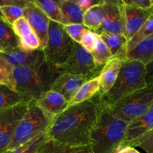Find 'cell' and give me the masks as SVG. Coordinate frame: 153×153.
<instances>
[{
    "instance_id": "cell-42",
    "label": "cell",
    "mask_w": 153,
    "mask_h": 153,
    "mask_svg": "<svg viewBox=\"0 0 153 153\" xmlns=\"http://www.w3.org/2000/svg\"><path fill=\"white\" fill-rule=\"evenodd\" d=\"M72 153H92V149L90 147V145H88V146H82Z\"/></svg>"
},
{
    "instance_id": "cell-14",
    "label": "cell",
    "mask_w": 153,
    "mask_h": 153,
    "mask_svg": "<svg viewBox=\"0 0 153 153\" xmlns=\"http://www.w3.org/2000/svg\"><path fill=\"white\" fill-rule=\"evenodd\" d=\"M124 3V2H123ZM153 14L152 10H145L124 4L123 5L124 35L128 42Z\"/></svg>"
},
{
    "instance_id": "cell-33",
    "label": "cell",
    "mask_w": 153,
    "mask_h": 153,
    "mask_svg": "<svg viewBox=\"0 0 153 153\" xmlns=\"http://www.w3.org/2000/svg\"><path fill=\"white\" fill-rule=\"evenodd\" d=\"M64 31L68 34V35L75 42V43H80L82 36L85 34L86 31L88 30L87 27H86L83 24L72 23L68 25H64Z\"/></svg>"
},
{
    "instance_id": "cell-29",
    "label": "cell",
    "mask_w": 153,
    "mask_h": 153,
    "mask_svg": "<svg viewBox=\"0 0 153 153\" xmlns=\"http://www.w3.org/2000/svg\"><path fill=\"white\" fill-rule=\"evenodd\" d=\"M13 70L14 67L0 55V85H6L15 90Z\"/></svg>"
},
{
    "instance_id": "cell-37",
    "label": "cell",
    "mask_w": 153,
    "mask_h": 153,
    "mask_svg": "<svg viewBox=\"0 0 153 153\" xmlns=\"http://www.w3.org/2000/svg\"><path fill=\"white\" fill-rule=\"evenodd\" d=\"M124 4L136 8L153 11V0H122Z\"/></svg>"
},
{
    "instance_id": "cell-27",
    "label": "cell",
    "mask_w": 153,
    "mask_h": 153,
    "mask_svg": "<svg viewBox=\"0 0 153 153\" xmlns=\"http://www.w3.org/2000/svg\"><path fill=\"white\" fill-rule=\"evenodd\" d=\"M95 64L98 67H103L112 58L109 48L99 36L97 46L91 52Z\"/></svg>"
},
{
    "instance_id": "cell-34",
    "label": "cell",
    "mask_w": 153,
    "mask_h": 153,
    "mask_svg": "<svg viewBox=\"0 0 153 153\" xmlns=\"http://www.w3.org/2000/svg\"><path fill=\"white\" fill-rule=\"evenodd\" d=\"M12 28L18 39L22 38L33 31L29 22L25 16H22L15 21L12 25Z\"/></svg>"
},
{
    "instance_id": "cell-41",
    "label": "cell",
    "mask_w": 153,
    "mask_h": 153,
    "mask_svg": "<svg viewBox=\"0 0 153 153\" xmlns=\"http://www.w3.org/2000/svg\"><path fill=\"white\" fill-rule=\"evenodd\" d=\"M117 153H140L139 151L135 149L134 147L131 146H125V147L121 148Z\"/></svg>"
},
{
    "instance_id": "cell-11",
    "label": "cell",
    "mask_w": 153,
    "mask_h": 153,
    "mask_svg": "<svg viewBox=\"0 0 153 153\" xmlns=\"http://www.w3.org/2000/svg\"><path fill=\"white\" fill-rule=\"evenodd\" d=\"M0 55L13 67H26L38 70L46 64L43 50L24 51L16 48L7 52H0Z\"/></svg>"
},
{
    "instance_id": "cell-19",
    "label": "cell",
    "mask_w": 153,
    "mask_h": 153,
    "mask_svg": "<svg viewBox=\"0 0 153 153\" xmlns=\"http://www.w3.org/2000/svg\"><path fill=\"white\" fill-rule=\"evenodd\" d=\"M98 35L109 48L112 58H118L127 61L128 40L124 34L100 33Z\"/></svg>"
},
{
    "instance_id": "cell-5",
    "label": "cell",
    "mask_w": 153,
    "mask_h": 153,
    "mask_svg": "<svg viewBox=\"0 0 153 153\" xmlns=\"http://www.w3.org/2000/svg\"><path fill=\"white\" fill-rule=\"evenodd\" d=\"M52 121L50 120L36 105L28 103V108L16 127L7 150H14L47 131Z\"/></svg>"
},
{
    "instance_id": "cell-10",
    "label": "cell",
    "mask_w": 153,
    "mask_h": 153,
    "mask_svg": "<svg viewBox=\"0 0 153 153\" xmlns=\"http://www.w3.org/2000/svg\"><path fill=\"white\" fill-rule=\"evenodd\" d=\"M101 4L104 12V19L101 26L95 32L98 34H124L122 0H101Z\"/></svg>"
},
{
    "instance_id": "cell-25",
    "label": "cell",
    "mask_w": 153,
    "mask_h": 153,
    "mask_svg": "<svg viewBox=\"0 0 153 153\" xmlns=\"http://www.w3.org/2000/svg\"><path fill=\"white\" fill-rule=\"evenodd\" d=\"M34 2L38 6L40 10L46 15L50 20L64 25V19L62 15L58 4L56 1L53 0H34Z\"/></svg>"
},
{
    "instance_id": "cell-16",
    "label": "cell",
    "mask_w": 153,
    "mask_h": 153,
    "mask_svg": "<svg viewBox=\"0 0 153 153\" xmlns=\"http://www.w3.org/2000/svg\"><path fill=\"white\" fill-rule=\"evenodd\" d=\"M92 78L93 77L70 74H60L52 83L50 91L58 93L69 102L79 88Z\"/></svg>"
},
{
    "instance_id": "cell-21",
    "label": "cell",
    "mask_w": 153,
    "mask_h": 153,
    "mask_svg": "<svg viewBox=\"0 0 153 153\" xmlns=\"http://www.w3.org/2000/svg\"><path fill=\"white\" fill-rule=\"evenodd\" d=\"M100 91V79L98 75L86 82L79 88L71 100L69 101V106L80 104L93 98Z\"/></svg>"
},
{
    "instance_id": "cell-13",
    "label": "cell",
    "mask_w": 153,
    "mask_h": 153,
    "mask_svg": "<svg viewBox=\"0 0 153 153\" xmlns=\"http://www.w3.org/2000/svg\"><path fill=\"white\" fill-rule=\"evenodd\" d=\"M153 130V104L141 117L128 126L122 147H136L140 139Z\"/></svg>"
},
{
    "instance_id": "cell-7",
    "label": "cell",
    "mask_w": 153,
    "mask_h": 153,
    "mask_svg": "<svg viewBox=\"0 0 153 153\" xmlns=\"http://www.w3.org/2000/svg\"><path fill=\"white\" fill-rule=\"evenodd\" d=\"M74 43L64 31L62 24L50 21L47 42L43 49L48 66L53 69L64 63L71 54Z\"/></svg>"
},
{
    "instance_id": "cell-15",
    "label": "cell",
    "mask_w": 153,
    "mask_h": 153,
    "mask_svg": "<svg viewBox=\"0 0 153 153\" xmlns=\"http://www.w3.org/2000/svg\"><path fill=\"white\" fill-rule=\"evenodd\" d=\"M35 103L52 121L69 107V102L62 95L50 90L44 93Z\"/></svg>"
},
{
    "instance_id": "cell-38",
    "label": "cell",
    "mask_w": 153,
    "mask_h": 153,
    "mask_svg": "<svg viewBox=\"0 0 153 153\" xmlns=\"http://www.w3.org/2000/svg\"><path fill=\"white\" fill-rule=\"evenodd\" d=\"M83 13L89 10L91 7L99 4L101 0H76Z\"/></svg>"
},
{
    "instance_id": "cell-18",
    "label": "cell",
    "mask_w": 153,
    "mask_h": 153,
    "mask_svg": "<svg viewBox=\"0 0 153 153\" xmlns=\"http://www.w3.org/2000/svg\"><path fill=\"white\" fill-rule=\"evenodd\" d=\"M126 60L139 61L146 66L151 63L153 60V34L128 51Z\"/></svg>"
},
{
    "instance_id": "cell-45",
    "label": "cell",
    "mask_w": 153,
    "mask_h": 153,
    "mask_svg": "<svg viewBox=\"0 0 153 153\" xmlns=\"http://www.w3.org/2000/svg\"><path fill=\"white\" fill-rule=\"evenodd\" d=\"M152 82H153V79H152V82H151V83H152Z\"/></svg>"
},
{
    "instance_id": "cell-36",
    "label": "cell",
    "mask_w": 153,
    "mask_h": 153,
    "mask_svg": "<svg viewBox=\"0 0 153 153\" xmlns=\"http://www.w3.org/2000/svg\"><path fill=\"white\" fill-rule=\"evenodd\" d=\"M136 146L143 149L146 153H153V130L142 136Z\"/></svg>"
},
{
    "instance_id": "cell-6",
    "label": "cell",
    "mask_w": 153,
    "mask_h": 153,
    "mask_svg": "<svg viewBox=\"0 0 153 153\" xmlns=\"http://www.w3.org/2000/svg\"><path fill=\"white\" fill-rule=\"evenodd\" d=\"M152 104L153 82L113 105L106 107L116 117L129 124L142 116Z\"/></svg>"
},
{
    "instance_id": "cell-31",
    "label": "cell",
    "mask_w": 153,
    "mask_h": 153,
    "mask_svg": "<svg viewBox=\"0 0 153 153\" xmlns=\"http://www.w3.org/2000/svg\"><path fill=\"white\" fill-rule=\"evenodd\" d=\"M80 147L64 146L53 140H49L40 148L38 153H72Z\"/></svg>"
},
{
    "instance_id": "cell-26",
    "label": "cell",
    "mask_w": 153,
    "mask_h": 153,
    "mask_svg": "<svg viewBox=\"0 0 153 153\" xmlns=\"http://www.w3.org/2000/svg\"><path fill=\"white\" fill-rule=\"evenodd\" d=\"M47 140L49 138L46 131L20 147L14 150H6L4 153H38Z\"/></svg>"
},
{
    "instance_id": "cell-3",
    "label": "cell",
    "mask_w": 153,
    "mask_h": 153,
    "mask_svg": "<svg viewBox=\"0 0 153 153\" xmlns=\"http://www.w3.org/2000/svg\"><path fill=\"white\" fill-rule=\"evenodd\" d=\"M148 85L146 67L136 61L124 62L112 88L100 97L103 105L110 107L130 94L143 89Z\"/></svg>"
},
{
    "instance_id": "cell-32",
    "label": "cell",
    "mask_w": 153,
    "mask_h": 153,
    "mask_svg": "<svg viewBox=\"0 0 153 153\" xmlns=\"http://www.w3.org/2000/svg\"><path fill=\"white\" fill-rule=\"evenodd\" d=\"M40 41L34 31L22 38H19V49L22 50L34 51L40 49Z\"/></svg>"
},
{
    "instance_id": "cell-24",
    "label": "cell",
    "mask_w": 153,
    "mask_h": 153,
    "mask_svg": "<svg viewBox=\"0 0 153 153\" xmlns=\"http://www.w3.org/2000/svg\"><path fill=\"white\" fill-rule=\"evenodd\" d=\"M104 15V12L100 1L99 4L93 6L89 10L84 13L82 24L88 29L96 31L101 26Z\"/></svg>"
},
{
    "instance_id": "cell-43",
    "label": "cell",
    "mask_w": 153,
    "mask_h": 153,
    "mask_svg": "<svg viewBox=\"0 0 153 153\" xmlns=\"http://www.w3.org/2000/svg\"><path fill=\"white\" fill-rule=\"evenodd\" d=\"M0 18H2V13H1V12H0Z\"/></svg>"
},
{
    "instance_id": "cell-8",
    "label": "cell",
    "mask_w": 153,
    "mask_h": 153,
    "mask_svg": "<svg viewBox=\"0 0 153 153\" xmlns=\"http://www.w3.org/2000/svg\"><path fill=\"white\" fill-rule=\"evenodd\" d=\"M102 67L95 64L91 52L80 43H75L69 58L52 70L59 74H70L94 77L100 73Z\"/></svg>"
},
{
    "instance_id": "cell-20",
    "label": "cell",
    "mask_w": 153,
    "mask_h": 153,
    "mask_svg": "<svg viewBox=\"0 0 153 153\" xmlns=\"http://www.w3.org/2000/svg\"><path fill=\"white\" fill-rule=\"evenodd\" d=\"M63 19L64 25L72 23L82 24L83 14L76 0H56Z\"/></svg>"
},
{
    "instance_id": "cell-22",
    "label": "cell",
    "mask_w": 153,
    "mask_h": 153,
    "mask_svg": "<svg viewBox=\"0 0 153 153\" xmlns=\"http://www.w3.org/2000/svg\"><path fill=\"white\" fill-rule=\"evenodd\" d=\"M0 48L2 52L19 48V39L16 37L11 25L0 18Z\"/></svg>"
},
{
    "instance_id": "cell-44",
    "label": "cell",
    "mask_w": 153,
    "mask_h": 153,
    "mask_svg": "<svg viewBox=\"0 0 153 153\" xmlns=\"http://www.w3.org/2000/svg\"><path fill=\"white\" fill-rule=\"evenodd\" d=\"M2 52V49L0 48V52Z\"/></svg>"
},
{
    "instance_id": "cell-23",
    "label": "cell",
    "mask_w": 153,
    "mask_h": 153,
    "mask_svg": "<svg viewBox=\"0 0 153 153\" xmlns=\"http://www.w3.org/2000/svg\"><path fill=\"white\" fill-rule=\"evenodd\" d=\"M24 102L22 94L6 85H0V111Z\"/></svg>"
},
{
    "instance_id": "cell-35",
    "label": "cell",
    "mask_w": 153,
    "mask_h": 153,
    "mask_svg": "<svg viewBox=\"0 0 153 153\" xmlns=\"http://www.w3.org/2000/svg\"><path fill=\"white\" fill-rule=\"evenodd\" d=\"M99 35L91 29L87 30L82 36V38L80 44L88 52H92L97 46Z\"/></svg>"
},
{
    "instance_id": "cell-40",
    "label": "cell",
    "mask_w": 153,
    "mask_h": 153,
    "mask_svg": "<svg viewBox=\"0 0 153 153\" xmlns=\"http://www.w3.org/2000/svg\"><path fill=\"white\" fill-rule=\"evenodd\" d=\"M146 67L147 82H148V84H150L153 79V60Z\"/></svg>"
},
{
    "instance_id": "cell-30",
    "label": "cell",
    "mask_w": 153,
    "mask_h": 153,
    "mask_svg": "<svg viewBox=\"0 0 153 153\" xmlns=\"http://www.w3.org/2000/svg\"><path fill=\"white\" fill-rule=\"evenodd\" d=\"M25 8L19 6H1L0 12L2 19L11 25L16 20L24 16Z\"/></svg>"
},
{
    "instance_id": "cell-12",
    "label": "cell",
    "mask_w": 153,
    "mask_h": 153,
    "mask_svg": "<svg viewBox=\"0 0 153 153\" xmlns=\"http://www.w3.org/2000/svg\"><path fill=\"white\" fill-rule=\"evenodd\" d=\"M24 16L28 21L33 31L38 37L40 44V49L43 50L47 42L50 20L34 1H28V4L25 7Z\"/></svg>"
},
{
    "instance_id": "cell-2",
    "label": "cell",
    "mask_w": 153,
    "mask_h": 153,
    "mask_svg": "<svg viewBox=\"0 0 153 153\" xmlns=\"http://www.w3.org/2000/svg\"><path fill=\"white\" fill-rule=\"evenodd\" d=\"M128 123L102 105L98 123L90 136L92 153H117L122 147Z\"/></svg>"
},
{
    "instance_id": "cell-39",
    "label": "cell",
    "mask_w": 153,
    "mask_h": 153,
    "mask_svg": "<svg viewBox=\"0 0 153 153\" xmlns=\"http://www.w3.org/2000/svg\"><path fill=\"white\" fill-rule=\"evenodd\" d=\"M27 0H0V7L1 6H19L25 8L28 4Z\"/></svg>"
},
{
    "instance_id": "cell-28",
    "label": "cell",
    "mask_w": 153,
    "mask_h": 153,
    "mask_svg": "<svg viewBox=\"0 0 153 153\" xmlns=\"http://www.w3.org/2000/svg\"><path fill=\"white\" fill-rule=\"evenodd\" d=\"M153 34V14L148 19V20L143 24L139 31L135 34V35L128 42L127 50H130L134 47L138 43L142 41L146 37ZM127 51V52H128Z\"/></svg>"
},
{
    "instance_id": "cell-1",
    "label": "cell",
    "mask_w": 153,
    "mask_h": 153,
    "mask_svg": "<svg viewBox=\"0 0 153 153\" xmlns=\"http://www.w3.org/2000/svg\"><path fill=\"white\" fill-rule=\"evenodd\" d=\"M101 111L100 94L80 104L69 106L57 117L46 131L49 140L64 146L89 145L90 136Z\"/></svg>"
},
{
    "instance_id": "cell-17",
    "label": "cell",
    "mask_w": 153,
    "mask_h": 153,
    "mask_svg": "<svg viewBox=\"0 0 153 153\" xmlns=\"http://www.w3.org/2000/svg\"><path fill=\"white\" fill-rule=\"evenodd\" d=\"M124 61L118 58H112L102 67L98 75L100 79V91L98 94L100 97L105 95L112 88Z\"/></svg>"
},
{
    "instance_id": "cell-4",
    "label": "cell",
    "mask_w": 153,
    "mask_h": 153,
    "mask_svg": "<svg viewBox=\"0 0 153 153\" xmlns=\"http://www.w3.org/2000/svg\"><path fill=\"white\" fill-rule=\"evenodd\" d=\"M45 64L38 70L26 67H14L13 76L15 91L22 94L24 102H36L44 93L50 90L54 81L59 76Z\"/></svg>"
},
{
    "instance_id": "cell-9",
    "label": "cell",
    "mask_w": 153,
    "mask_h": 153,
    "mask_svg": "<svg viewBox=\"0 0 153 153\" xmlns=\"http://www.w3.org/2000/svg\"><path fill=\"white\" fill-rule=\"evenodd\" d=\"M28 108V104L22 102L0 111V153H4L8 149L15 130Z\"/></svg>"
}]
</instances>
